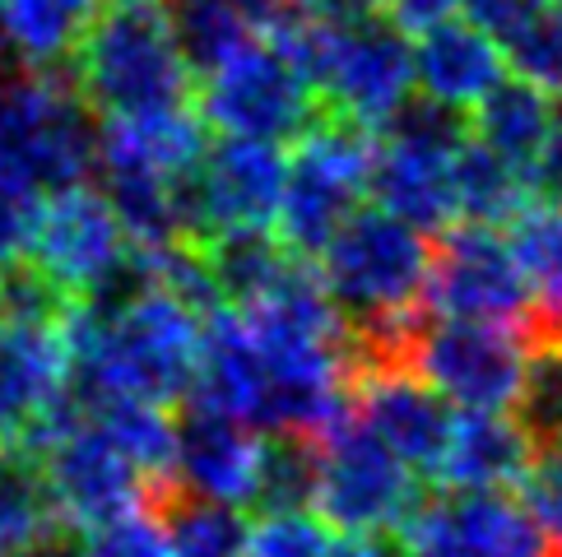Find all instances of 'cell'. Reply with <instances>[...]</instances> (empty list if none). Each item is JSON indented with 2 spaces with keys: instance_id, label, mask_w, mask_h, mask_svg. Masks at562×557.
I'll list each match as a JSON object with an SVG mask.
<instances>
[{
  "instance_id": "6da1fadb",
  "label": "cell",
  "mask_w": 562,
  "mask_h": 557,
  "mask_svg": "<svg viewBox=\"0 0 562 557\" xmlns=\"http://www.w3.org/2000/svg\"><path fill=\"white\" fill-rule=\"evenodd\" d=\"M70 84L89 103V112L112 116H149L191 107L195 70L177 43L168 0H112L70 52Z\"/></svg>"
},
{
  "instance_id": "7a4b0ae2",
  "label": "cell",
  "mask_w": 562,
  "mask_h": 557,
  "mask_svg": "<svg viewBox=\"0 0 562 557\" xmlns=\"http://www.w3.org/2000/svg\"><path fill=\"white\" fill-rule=\"evenodd\" d=\"M432 237L409 228L405 218L386 214L381 205H358L339 224L326 247L312 255L321 288L349 330H372L424 311V278H428Z\"/></svg>"
},
{
  "instance_id": "3957f363",
  "label": "cell",
  "mask_w": 562,
  "mask_h": 557,
  "mask_svg": "<svg viewBox=\"0 0 562 557\" xmlns=\"http://www.w3.org/2000/svg\"><path fill=\"white\" fill-rule=\"evenodd\" d=\"M372 177V130L345 116H316L293 139V158H284L274 232L297 261L326 247V237L363 205Z\"/></svg>"
},
{
  "instance_id": "277c9868",
  "label": "cell",
  "mask_w": 562,
  "mask_h": 557,
  "mask_svg": "<svg viewBox=\"0 0 562 557\" xmlns=\"http://www.w3.org/2000/svg\"><path fill=\"white\" fill-rule=\"evenodd\" d=\"M465 135H470L465 112L437 107L428 98H409L386 126L372 130L368 191L376 195V205L428 237L451 228L456 224L451 168Z\"/></svg>"
},
{
  "instance_id": "5b68a950",
  "label": "cell",
  "mask_w": 562,
  "mask_h": 557,
  "mask_svg": "<svg viewBox=\"0 0 562 557\" xmlns=\"http://www.w3.org/2000/svg\"><path fill=\"white\" fill-rule=\"evenodd\" d=\"M24 446H33L43 461L56 515L79 534L108 525L135 507H154V488L145 484V474L126 461L93 413L75 409L70 400Z\"/></svg>"
},
{
  "instance_id": "8992f818",
  "label": "cell",
  "mask_w": 562,
  "mask_h": 557,
  "mask_svg": "<svg viewBox=\"0 0 562 557\" xmlns=\"http://www.w3.org/2000/svg\"><path fill=\"white\" fill-rule=\"evenodd\" d=\"M316 446V484H312V507L326 525L339 534H391L418 502L414 469L400 461L391 446L349 413L339 409L330 428L312 436Z\"/></svg>"
},
{
  "instance_id": "52a82bcc",
  "label": "cell",
  "mask_w": 562,
  "mask_h": 557,
  "mask_svg": "<svg viewBox=\"0 0 562 557\" xmlns=\"http://www.w3.org/2000/svg\"><path fill=\"white\" fill-rule=\"evenodd\" d=\"M195 116L218 135L284 145L321 116V93L270 37H251L224 61L200 70Z\"/></svg>"
},
{
  "instance_id": "ba28073f",
  "label": "cell",
  "mask_w": 562,
  "mask_h": 557,
  "mask_svg": "<svg viewBox=\"0 0 562 557\" xmlns=\"http://www.w3.org/2000/svg\"><path fill=\"white\" fill-rule=\"evenodd\" d=\"M0 154L43 191L85 182L98 163V126L79 89L56 70L0 84Z\"/></svg>"
},
{
  "instance_id": "9c48e42d",
  "label": "cell",
  "mask_w": 562,
  "mask_h": 557,
  "mask_svg": "<svg viewBox=\"0 0 562 557\" xmlns=\"http://www.w3.org/2000/svg\"><path fill=\"white\" fill-rule=\"evenodd\" d=\"M530 357V330L497 321H437L418 326L409 344V372L447 400L456 413H512L520 372Z\"/></svg>"
},
{
  "instance_id": "30bf717a",
  "label": "cell",
  "mask_w": 562,
  "mask_h": 557,
  "mask_svg": "<svg viewBox=\"0 0 562 557\" xmlns=\"http://www.w3.org/2000/svg\"><path fill=\"white\" fill-rule=\"evenodd\" d=\"M424 311L447 321H497L530 330V288L502 228L451 224L432 237Z\"/></svg>"
},
{
  "instance_id": "8fae6325",
  "label": "cell",
  "mask_w": 562,
  "mask_h": 557,
  "mask_svg": "<svg viewBox=\"0 0 562 557\" xmlns=\"http://www.w3.org/2000/svg\"><path fill=\"white\" fill-rule=\"evenodd\" d=\"M279 186H284V149L270 139L224 135L205 145L187 172V247L218 232H274Z\"/></svg>"
},
{
  "instance_id": "7c38bea8",
  "label": "cell",
  "mask_w": 562,
  "mask_h": 557,
  "mask_svg": "<svg viewBox=\"0 0 562 557\" xmlns=\"http://www.w3.org/2000/svg\"><path fill=\"white\" fill-rule=\"evenodd\" d=\"M126 251L131 242L116 224L108 195L75 182L52 191V201H43L24 261L70 303H85V297L112 284L116 270L126 265Z\"/></svg>"
},
{
  "instance_id": "4fadbf2b",
  "label": "cell",
  "mask_w": 562,
  "mask_h": 557,
  "mask_svg": "<svg viewBox=\"0 0 562 557\" xmlns=\"http://www.w3.org/2000/svg\"><path fill=\"white\" fill-rule=\"evenodd\" d=\"M400 557H549V539L512 492L441 488L400 521Z\"/></svg>"
},
{
  "instance_id": "5bb4252c",
  "label": "cell",
  "mask_w": 562,
  "mask_h": 557,
  "mask_svg": "<svg viewBox=\"0 0 562 557\" xmlns=\"http://www.w3.org/2000/svg\"><path fill=\"white\" fill-rule=\"evenodd\" d=\"M321 103H330V116L381 130L414 98V52L409 33L395 29L386 14H368L358 24H339L330 56L316 79Z\"/></svg>"
},
{
  "instance_id": "9a60e30c",
  "label": "cell",
  "mask_w": 562,
  "mask_h": 557,
  "mask_svg": "<svg viewBox=\"0 0 562 557\" xmlns=\"http://www.w3.org/2000/svg\"><path fill=\"white\" fill-rule=\"evenodd\" d=\"M70 400L61 316H0V442H29Z\"/></svg>"
},
{
  "instance_id": "2e32d148",
  "label": "cell",
  "mask_w": 562,
  "mask_h": 557,
  "mask_svg": "<svg viewBox=\"0 0 562 557\" xmlns=\"http://www.w3.org/2000/svg\"><path fill=\"white\" fill-rule=\"evenodd\" d=\"M349 413L414 474H432L456 409L409 367H353Z\"/></svg>"
},
{
  "instance_id": "e0dca14e",
  "label": "cell",
  "mask_w": 562,
  "mask_h": 557,
  "mask_svg": "<svg viewBox=\"0 0 562 557\" xmlns=\"http://www.w3.org/2000/svg\"><path fill=\"white\" fill-rule=\"evenodd\" d=\"M266 436L228 413L191 409L172 418V488L218 507H251Z\"/></svg>"
},
{
  "instance_id": "ac0fdd59",
  "label": "cell",
  "mask_w": 562,
  "mask_h": 557,
  "mask_svg": "<svg viewBox=\"0 0 562 557\" xmlns=\"http://www.w3.org/2000/svg\"><path fill=\"white\" fill-rule=\"evenodd\" d=\"M409 52H414L418 98L451 112H470L507 75L502 47L479 24H470L465 14L437 19V24L409 33Z\"/></svg>"
},
{
  "instance_id": "d6986e66",
  "label": "cell",
  "mask_w": 562,
  "mask_h": 557,
  "mask_svg": "<svg viewBox=\"0 0 562 557\" xmlns=\"http://www.w3.org/2000/svg\"><path fill=\"white\" fill-rule=\"evenodd\" d=\"M535 461V442L512 413H456L432 479L460 492H512Z\"/></svg>"
},
{
  "instance_id": "ffe728a7",
  "label": "cell",
  "mask_w": 562,
  "mask_h": 557,
  "mask_svg": "<svg viewBox=\"0 0 562 557\" xmlns=\"http://www.w3.org/2000/svg\"><path fill=\"white\" fill-rule=\"evenodd\" d=\"M205 154V122L195 107L149 112V116H112L98 130V163L103 172H154L187 177Z\"/></svg>"
},
{
  "instance_id": "44dd1931",
  "label": "cell",
  "mask_w": 562,
  "mask_h": 557,
  "mask_svg": "<svg viewBox=\"0 0 562 557\" xmlns=\"http://www.w3.org/2000/svg\"><path fill=\"white\" fill-rule=\"evenodd\" d=\"M553 112H558L553 93L535 89L530 79H520V75H502L497 84L470 107L465 126L484 149L507 158L520 177H530L535 154H539V145H544V135L553 126Z\"/></svg>"
},
{
  "instance_id": "7402d4cb",
  "label": "cell",
  "mask_w": 562,
  "mask_h": 557,
  "mask_svg": "<svg viewBox=\"0 0 562 557\" xmlns=\"http://www.w3.org/2000/svg\"><path fill=\"white\" fill-rule=\"evenodd\" d=\"M93 14L98 0H0V43L29 70H56L70 61Z\"/></svg>"
},
{
  "instance_id": "603a6c76",
  "label": "cell",
  "mask_w": 562,
  "mask_h": 557,
  "mask_svg": "<svg viewBox=\"0 0 562 557\" xmlns=\"http://www.w3.org/2000/svg\"><path fill=\"white\" fill-rule=\"evenodd\" d=\"M451 195H456V224H488L502 228L507 218L530 201V186L507 158L484 149L474 135L460 139L456 168H451Z\"/></svg>"
},
{
  "instance_id": "cb8c5ba5",
  "label": "cell",
  "mask_w": 562,
  "mask_h": 557,
  "mask_svg": "<svg viewBox=\"0 0 562 557\" xmlns=\"http://www.w3.org/2000/svg\"><path fill=\"white\" fill-rule=\"evenodd\" d=\"M56 521L61 515L52 507L37 451L24 442H0V553H19Z\"/></svg>"
},
{
  "instance_id": "d4e9b609",
  "label": "cell",
  "mask_w": 562,
  "mask_h": 557,
  "mask_svg": "<svg viewBox=\"0 0 562 557\" xmlns=\"http://www.w3.org/2000/svg\"><path fill=\"white\" fill-rule=\"evenodd\" d=\"M177 43H182L191 70H210L251 37H260L256 0H168Z\"/></svg>"
},
{
  "instance_id": "484cf974",
  "label": "cell",
  "mask_w": 562,
  "mask_h": 557,
  "mask_svg": "<svg viewBox=\"0 0 562 557\" xmlns=\"http://www.w3.org/2000/svg\"><path fill=\"white\" fill-rule=\"evenodd\" d=\"M158 515H164L177 557H243L237 507H218V502H205V497H187L172 488L158 502Z\"/></svg>"
},
{
  "instance_id": "4316f807",
  "label": "cell",
  "mask_w": 562,
  "mask_h": 557,
  "mask_svg": "<svg viewBox=\"0 0 562 557\" xmlns=\"http://www.w3.org/2000/svg\"><path fill=\"white\" fill-rule=\"evenodd\" d=\"M497 47L512 75L562 98V0H535L530 14Z\"/></svg>"
},
{
  "instance_id": "83f0119b",
  "label": "cell",
  "mask_w": 562,
  "mask_h": 557,
  "mask_svg": "<svg viewBox=\"0 0 562 557\" xmlns=\"http://www.w3.org/2000/svg\"><path fill=\"white\" fill-rule=\"evenodd\" d=\"M512 409L535 446L562 442V344L530 340V357L526 372H520V390Z\"/></svg>"
},
{
  "instance_id": "f1b7e54d",
  "label": "cell",
  "mask_w": 562,
  "mask_h": 557,
  "mask_svg": "<svg viewBox=\"0 0 562 557\" xmlns=\"http://www.w3.org/2000/svg\"><path fill=\"white\" fill-rule=\"evenodd\" d=\"M330 530L312 507H274L243 525V557H326Z\"/></svg>"
},
{
  "instance_id": "f546056e",
  "label": "cell",
  "mask_w": 562,
  "mask_h": 557,
  "mask_svg": "<svg viewBox=\"0 0 562 557\" xmlns=\"http://www.w3.org/2000/svg\"><path fill=\"white\" fill-rule=\"evenodd\" d=\"M37 214H43V186L0 154V270H10L29 255Z\"/></svg>"
},
{
  "instance_id": "4dcf8cb0",
  "label": "cell",
  "mask_w": 562,
  "mask_h": 557,
  "mask_svg": "<svg viewBox=\"0 0 562 557\" xmlns=\"http://www.w3.org/2000/svg\"><path fill=\"white\" fill-rule=\"evenodd\" d=\"M85 557H177L158 507H135L85 534Z\"/></svg>"
},
{
  "instance_id": "1f68e13d",
  "label": "cell",
  "mask_w": 562,
  "mask_h": 557,
  "mask_svg": "<svg viewBox=\"0 0 562 557\" xmlns=\"http://www.w3.org/2000/svg\"><path fill=\"white\" fill-rule=\"evenodd\" d=\"M520 507L530 511L539 534L562 548V442L535 446V461L520 479Z\"/></svg>"
},
{
  "instance_id": "d6a6232c",
  "label": "cell",
  "mask_w": 562,
  "mask_h": 557,
  "mask_svg": "<svg viewBox=\"0 0 562 557\" xmlns=\"http://www.w3.org/2000/svg\"><path fill=\"white\" fill-rule=\"evenodd\" d=\"M526 186H530L535 201H562V112H553V126L535 154Z\"/></svg>"
},
{
  "instance_id": "836d02e7",
  "label": "cell",
  "mask_w": 562,
  "mask_h": 557,
  "mask_svg": "<svg viewBox=\"0 0 562 557\" xmlns=\"http://www.w3.org/2000/svg\"><path fill=\"white\" fill-rule=\"evenodd\" d=\"M381 10H386V19L395 29L418 33V29L437 24V19L460 14V0H381Z\"/></svg>"
},
{
  "instance_id": "e575fe53",
  "label": "cell",
  "mask_w": 562,
  "mask_h": 557,
  "mask_svg": "<svg viewBox=\"0 0 562 557\" xmlns=\"http://www.w3.org/2000/svg\"><path fill=\"white\" fill-rule=\"evenodd\" d=\"M5 557H85V539H79V530H70L66 521H56L37 534V539H29L19 553H5Z\"/></svg>"
},
{
  "instance_id": "d590c367",
  "label": "cell",
  "mask_w": 562,
  "mask_h": 557,
  "mask_svg": "<svg viewBox=\"0 0 562 557\" xmlns=\"http://www.w3.org/2000/svg\"><path fill=\"white\" fill-rule=\"evenodd\" d=\"M326 557H400V544H391L386 534H339Z\"/></svg>"
},
{
  "instance_id": "8d00e7d4",
  "label": "cell",
  "mask_w": 562,
  "mask_h": 557,
  "mask_svg": "<svg viewBox=\"0 0 562 557\" xmlns=\"http://www.w3.org/2000/svg\"><path fill=\"white\" fill-rule=\"evenodd\" d=\"M0 557H5V553H0Z\"/></svg>"
},
{
  "instance_id": "74e56055",
  "label": "cell",
  "mask_w": 562,
  "mask_h": 557,
  "mask_svg": "<svg viewBox=\"0 0 562 557\" xmlns=\"http://www.w3.org/2000/svg\"><path fill=\"white\" fill-rule=\"evenodd\" d=\"M558 557H562V553H558Z\"/></svg>"
}]
</instances>
